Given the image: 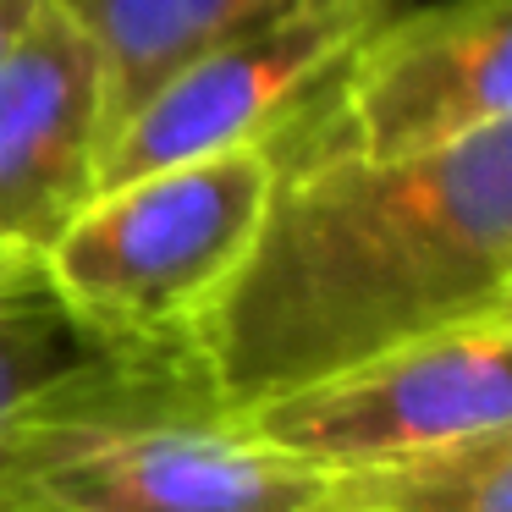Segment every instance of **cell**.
Masks as SVG:
<instances>
[{
	"instance_id": "1",
	"label": "cell",
	"mask_w": 512,
	"mask_h": 512,
	"mask_svg": "<svg viewBox=\"0 0 512 512\" xmlns=\"http://www.w3.org/2000/svg\"><path fill=\"white\" fill-rule=\"evenodd\" d=\"M512 309V122L413 160L276 166L243 265L193 331L232 408Z\"/></svg>"
},
{
	"instance_id": "2",
	"label": "cell",
	"mask_w": 512,
	"mask_h": 512,
	"mask_svg": "<svg viewBox=\"0 0 512 512\" xmlns=\"http://www.w3.org/2000/svg\"><path fill=\"white\" fill-rule=\"evenodd\" d=\"M0 512H342L336 468L270 446L199 353L83 347L0 435Z\"/></svg>"
},
{
	"instance_id": "3",
	"label": "cell",
	"mask_w": 512,
	"mask_h": 512,
	"mask_svg": "<svg viewBox=\"0 0 512 512\" xmlns=\"http://www.w3.org/2000/svg\"><path fill=\"white\" fill-rule=\"evenodd\" d=\"M270 182V149H221L94 188L39 248L83 347L193 342L243 265Z\"/></svg>"
},
{
	"instance_id": "4",
	"label": "cell",
	"mask_w": 512,
	"mask_h": 512,
	"mask_svg": "<svg viewBox=\"0 0 512 512\" xmlns=\"http://www.w3.org/2000/svg\"><path fill=\"white\" fill-rule=\"evenodd\" d=\"M490 122H512V0H430L375 17L270 155L413 160Z\"/></svg>"
},
{
	"instance_id": "5",
	"label": "cell",
	"mask_w": 512,
	"mask_h": 512,
	"mask_svg": "<svg viewBox=\"0 0 512 512\" xmlns=\"http://www.w3.org/2000/svg\"><path fill=\"white\" fill-rule=\"evenodd\" d=\"M270 446L314 468H364L512 430V309L408 336L369 358L243 402Z\"/></svg>"
},
{
	"instance_id": "6",
	"label": "cell",
	"mask_w": 512,
	"mask_h": 512,
	"mask_svg": "<svg viewBox=\"0 0 512 512\" xmlns=\"http://www.w3.org/2000/svg\"><path fill=\"white\" fill-rule=\"evenodd\" d=\"M397 0H281L177 67L105 133L100 182L221 149H276Z\"/></svg>"
},
{
	"instance_id": "7",
	"label": "cell",
	"mask_w": 512,
	"mask_h": 512,
	"mask_svg": "<svg viewBox=\"0 0 512 512\" xmlns=\"http://www.w3.org/2000/svg\"><path fill=\"white\" fill-rule=\"evenodd\" d=\"M105 83L83 23L34 0L0 45V243H39L100 182Z\"/></svg>"
},
{
	"instance_id": "8",
	"label": "cell",
	"mask_w": 512,
	"mask_h": 512,
	"mask_svg": "<svg viewBox=\"0 0 512 512\" xmlns=\"http://www.w3.org/2000/svg\"><path fill=\"white\" fill-rule=\"evenodd\" d=\"M83 23L105 83V133L155 83L281 0H61Z\"/></svg>"
},
{
	"instance_id": "9",
	"label": "cell",
	"mask_w": 512,
	"mask_h": 512,
	"mask_svg": "<svg viewBox=\"0 0 512 512\" xmlns=\"http://www.w3.org/2000/svg\"><path fill=\"white\" fill-rule=\"evenodd\" d=\"M342 512H512V430L336 468Z\"/></svg>"
},
{
	"instance_id": "10",
	"label": "cell",
	"mask_w": 512,
	"mask_h": 512,
	"mask_svg": "<svg viewBox=\"0 0 512 512\" xmlns=\"http://www.w3.org/2000/svg\"><path fill=\"white\" fill-rule=\"evenodd\" d=\"M83 336L56 303L39 243H0V435L45 375H56Z\"/></svg>"
},
{
	"instance_id": "11",
	"label": "cell",
	"mask_w": 512,
	"mask_h": 512,
	"mask_svg": "<svg viewBox=\"0 0 512 512\" xmlns=\"http://www.w3.org/2000/svg\"><path fill=\"white\" fill-rule=\"evenodd\" d=\"M28 6H34V0H0V45H6V34L28 17Z\"/></svg>"
}]
</instances>
